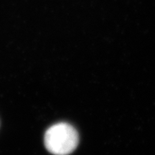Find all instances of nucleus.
Returning a JSON list of instances; mask_svg holds the SVG:
<instances>
[{"instance_id":"nucleus-1","label":"nucleus","mask_w":155,"mask_h":155,"mask_svg":"<svg viewBox=\"0 0 155 155\" xmlns=\"http://www.w3.org/2000/svg\"><path fill=\"white\" fill-rule=\"evenodd\" d=\"M78 134L67 123H58L50 127L45 134V146L55 155H68L75 150L78 144Z\"/></svg>"}]
</instances>
